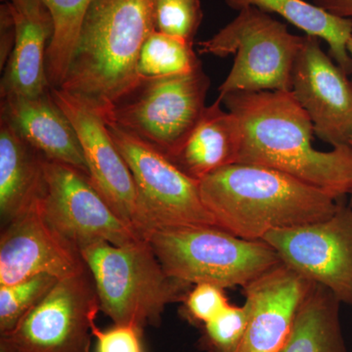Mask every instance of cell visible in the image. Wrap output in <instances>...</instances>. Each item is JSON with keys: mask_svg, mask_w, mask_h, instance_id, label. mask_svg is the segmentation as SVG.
Returning <instances> with one entry per match:
<instances>
[{"mask_svg": "<svg viewBox=\"0 0 352 352\" xmlns=\"http://www.w3.org/2000/svg\"><path fill=\"white\" fill-rule=\"evenodd\" d=\"M249 319V309L229 305L214 320L204 325L203 344L208 352H237Z\"/></svg>", "mask_w": 352, "mask_h": 352, "instance_id": "26", "label": "cell"}, {"mask_svg": "<svg viewBox=\"0 0 352 352\" xmlns=\"http://www.w3.org/2000/svg\"><path fill=\"white\" fill-rule=\"evenodd\" d=\"M164 271L189 285L244 288L282 264L263 241L243 239L217 226L153 229L143 236Z\"/></svg>", "mask_w": 352, "mask_h": 352, "instance_id": "5", "label": "cell"}, {"mask_svg": "<svg viewBox=\"0 0 352 352\" xmlns=\"http://www.w3.org/2000/svg\"><path fill=\"white\" fill-rule=\"evenodd\" d=\"M155 30L194 43L203 21L201 0H155Z\"/></svg>", "mask_w": 352, "mask_h": 352, "instance_id": "25", "label": "cell"}, {"mask_svg": "<svg viewBox=\"0 0 352 352\" xmlns=\"http://www.w3.org/2000/svg\"><path fill=\"white\" fill-rule=\"evenodd\" d=\"M58 280L43 274L0 286V335L12 332L25 315L50 293Z\"/></svg>", "mask_w": 352, "mask_h": 352, "instance_id": "24", "label": "cell"}, {"mask_svg": "<svg viewBox=\"0 0 352 352\" xmlns=\"http://www.w3.org/2000/svg\"><path fill=\"white\" fill-rule=\"evenodd\" d=\"M347 52H349V56H351L352 60V36L351 39H349V43H347Z\"/></svg>", "mask_w": 352, "mask_h": 352, "instance_id": "32", "label": "cell"}, {"mask_svg": "<svg viewBox=\"0 0 352 352\" xmlns=\"http://www.w3.org/2000/svg\"><path fill=\"white\" fill-rule=\"evenodd\" d=\"M312 285L282 263L245 286L249 319L237 352H280Z\"/></svg>", "mask_w": 352, "mask_h": 352, "instance_id": "15", "label": "cell"}, {"mask_svg": "<svg viewBox=\"0 0 352 352\" xmlns=\"http://www.w3.org/2000/svg\"><path fill=\"white\" fill-rule=\"evenodd\" d=\"M80 252L101 311L115 325L157 327L166 307L184 302L193 287L170 277L144 238L122 245L97 242Z\"/></svg>", "mask_w": 352, "mask_h": 352, "instance_id": "4", "label": "cell"}, {"mask_svg": "<svg viewBox=\"0 0 352 352\" xmlns=\"http://www.w3.org/2000/svg\"><path fill=\"white\" fill-rule=\"evenodd\" d=\"M194 43L157 31L146 39L138 60L141 78L183 75L201 67Z\"/></svg>", "mask_w": 352, "mask_h": 352, "instance_id": "23", "label": "cell"}, {"mask_svg": "<svg viewBox=\"0 0 352 352\" xmlns=\"http://www.w3.org/2000/svg\"><path fill=\"white\" fill-rule=\"evenodd\" d=\"M227 6L240 11L256 7L265 13L281 16L287 22L327 43L331 56L346 75L352 72L347 43L352 36V20L339 17L305 0H226Z\"/></svg>", "mask_w": 352, "mask_h": 352, "instance_id": "20", "label": "cell"}, {"mask_svg": "<svg viewBox=\"0 0 352 352\" xmlns=\"http://www.w3.org/2000/svg\"><path fill=\"white\" fill-rule=\"evenodd\" d=\"M305 36L256 7L237 17L212 38L199 43L201 54H236L230 73L219 88V98L237 92L292 91L293 69Z\"/></svg>", "mask_w": 352, "mask_h": 352, "instance_id": "6", "label": "cell"}, {"mask_svg": "<svg viewBox=\"0 0 352 352\" xmlns=\"http://www.w3.org/2000/svg\"><path fill=\"white\" fill-rule=\"evenodd\" d=\"M314 4L333 15L352 20V0H314Z\"/></svg>", "mask_w": 352, "mask_h": 352, "instance_id": "30", "label": "cell"}, {"mask_svg": "<svg viewBox=\"0 0 352 352\" xmlns=\"http://www.w3.org/2000/svg\"><path fill=\"white\" fill-rule=\"evenodd\" d=\"M15 21V43L2 76L1 97H36L51 90L47 50L53 20L43 0L9 2Z\"/></svg>", "mask_w": 352, "mask_h": 352, "instance_id": "17", "label": "cell"}, {"mask_svg": "<svg viewBox=\"0 0 352 352\" xmlns=\"http://www.w3.org/2000/svg\"><path fill=\"white\" fill-rule=\"evenodd\" d=\"M342 302L321 285H312L280 352H347L340 326Z\"/></svg>", "mask_w": 352, "mask_h": 352, "instance_id": "21", "label": "cell"}, {"mask_svg": "<svg viewBox=\"0 0 352 352\" xmlns=\"http://www.w3.org/2000/svg\"><path fill=\"white\" fill-rule=\"evenodd\" d=\"M292 91L307 111L314 132L333 147L349 145L352 135V85L344 72L305 36L293 69Z\"/></svg>", "mask_w": 352, "mask_h": 352, "instance_id": "13", "label": "cell"}, {"mask_svg": "<svg viewBox=\"0 0 352 352\" xmlns=\"http://www.w3.org/2000/svg\"><path fill=\"white\" fill-rule=\"evenodd\" d=\"M282 263L352 305V208L340 203L328 219L278 229L261 239Z\"/></svg>", "mask_w": 352, "mask_h": 352, "instance_id": "11", "label": "cell"}, {"mask_svg": "<svg viewBox=\"0 0 352 352\" xmlns=\"http://www.w3.org/2000/svg\"><path fill=\"white\" fill-rule=\"evenodd\" d=\"M349 145L352 146V135L351 139H349Z\"/></svg>", "mask_w": 352, "mask_h": 352, "instance_id": "35", "label": "cell"}, {"mask_svg": "<svg viewBox=\"0 0 352 352\" xmlns=\"http://www.w3.org/2000/svg\"><path fill=\"white\" fill-rule=\"evenodd\" d=\"M87 268L80 250L46 223L39 208L3 227L0 286L43 274L64 279Z\"/></svg>", "mask_w": 352, "mask_h": 352, "instance_id": "14", "label": "cell"}, {"mask_svg": "<svg viewBox=\"0 0 352 352\" xmlns=\"http://www.w3.org/2000/svg\"><path fill=\"white\" fill-rule=\"evenodd\" d=\"M224 289L210 283L194 285L184 300L189 318L203 326L214 320L230 305Z\"/></svg>", "mask_w": 352, "mask_h": 352, "instance_id": "27", "label": "cell"}, {"mask_svg": "<svg viewBox=\"0 0 352 352\" xmlns=\"http://www.w3.org/2000/svg\"><path fill=\"white\" fill-rule=\"evenodd\" d=\"M242 131L237 164L283 173L340 200L352 191V146L318 151L314 126L293 91L237 92L220 99Z\"/></svg>", "mask_w": 352, "mask_h": 352, "instance_id": "1", "label": "cell"}, {"mask_svg": "<svg viewBox=\"0 0 352 352\" xmlns=\"http://www.w3.org/2000/svg\"><path fill=\"white\" fill-rule=\"evenodd\" d=\"M143 331L132 325H115L103 331L94 324L92 335L96 338V352H144L141 344Z\"/></svg>", "mask_w": 352, "mask_h": 352, "instance_id": "28", "label": "cell"}, {"mask_svg": "<svg viewBox=\"0 0 352 352\" xmlns=\"http://www.w3.org/2000/svg\"><path fill=\"white\" fill-rule=\"evenodd\" d=\"M349 195H351V207L352 208V191L351 193L349 194Z\"/></svg>", "mask_w": 352, "mask_h": 352, "instance_id": "34", "label": "cell"}, {"mask_svg": "<svg viewBox=\"0 0 352 352\" xmlns=\"http://www.w3.org/2000/svg\"><path fill=\"white\" fill-rule=\"evenodd\" d=\"M53 20V36L47 50L51 87L59 88L68 72L80 27L94 0H43Z\"/></svg>", "mask_w": 352, "mask_h": 352, "instance_id": "22", "label": "cell"}, {"mask_svg": "<svg viewBox=\"0 0 352 352\" xmlns=\"http://www.w3.org/2000/svg\"><path fill=\"white\" fill-rule=\"evenodd\" d=\"M154 6L155 0H94L60 89L105 119L142 80L138 60L146 39L156 31Z\"/></svg>", "mask_w": 352, "mask_h": 352, "instance_id": "2", "label": "cell"}, {"mask_svg": "<svg viewBox=\"0 0 352 352\" xmlns=\"http://www.w3.org/2000/svg\"><path fill=\"white\" fill-rule=\"evenodd\" d=\"M88 268L58 280L12 332L0 335L13 352H90L92 327L100 311Z\"/></svg>", "mask_w": 352, "mask_h": 352, "instance_id": "9", "label": "cell"}, {"mask_svg": "<svg viewBox=\"0 0 352 352\" xmlns=\"http://www.w3.org/2000/svg\"><path fill=\"white\" fill-rule=\"evenodd\" d=\"M215 224L245 240L332 217L339 201L326 192L263 166L234 164L199 182Z\"/></svg>", "mask_w": 352, "mask_h": 352, "instance_id": "3", "label": "cell"}, {"mask_svg": "<svg viewBox=\"0 0 352 352\" xmlns=\"http://www.w3.org/2000/svg\"><path fill=\"white\" fill-rule=\"evenodd\" d=\"M2 1H4V2H13V1H16V0H2Z\"/></svg>", "mask_w": 352, "mask_h": 352, "instance_id": "33", "label": "cell"}, {"mask_svg": "<svg viewBox=\"0 0 352 352\" xmlns=\"http://www.w3.org/2000/svg\"><path fill=\"white\" fill-rule=\"evenodd\" d=\"M1 118L44 159L67 164L88 176L78 134L51 90L36 97H1Z\"/></svg>", "mask_w": 352, "mask_h": 352, "instance_id": "16", "label": "cell"}, {"mask_svg": "<svg viewBox=\"0 0 352 352\" xmlns=\"http://www.w3.org/2000/svg\"><path fill=\"white\" fill-rule=\"evenodd\" d=\"M16 27L9 2L0 6V68H6L15 43Z\"/></svg>", "mask_w": 352, "mask_h": 352, "instance_id": "29", "label": "cell"}, {"mask_svg": "<svg viewBox=\"0 0 352 352\" xmlns=\"http://www.w3.org/2000/svg\"><path fill=\"white\" fill-rule=\"evenodd\" d=\"M51 94L78 134L90 182L113 212L139 234L138 188L105 120L87 103L60 88L51 87Z\"/></svg>", "mask_w": 352, "mask_h": 352, "instance_id": "12", "label": "cell"}, {"mask_svg": "<svg viewBox=\"0 0 352 352\" xmlns=\"http://www.w3.org/2000/svg\"><path fill=\"white\" fill-rule=\"evenodd\" d=\"M45 159L0 118V215L2 226L41 206L46 192Z\"/></svg>", "mask_w": 352, "mask_h": 352, "instance_id": "18", "label": "cell"}, {"mask_svg": "<svg viewBox=\"0 0 352 352\" xmlns=\"http://www.w3.org/2000/svg\"><path fill=\"white\" fill-rule=\"evenodd\" d=\"M221 103L217 98L206 109L198 126L170 160L197 182L224 166L237 164L242 131L236 116L222 110Z\"/></svg>", "mask_w": 352, "mask_h": 352, "instance_id": "19", "label": "cell"}, {"mask_svg": "<svg viewBox=\"0 0 352 352\" xmlns=\"http://www.w3.org/2000/svg\"><path fill=\"white\" fill-rule=\"evenodd\" d=\"M210 85L201 66L183 75L142 78L104 120L171 160L200 122Z\"/></svg>", "mask_w": 352, "mask_h": 352, "instance_id": "7", "label": "cell"}, {"mask_svg": "<svg viewBox=\"0 0 352 352\" xmlns=\"http://www.w3.org/2000/svg\"><path fill=\"white\" fill-rule=\"evenodd\" d=\"M106 126L138 188L141 237L164 227L217 226L201 201L199 182L149 143L111 122Z\"/></svg>", "mask_w": 352, "mask_h": 352, "instance_id": "8", "label": "cell"}, {"mask_svg": "<svg viewBox=\"0 0 352 352\" xmlns=\"http://www.w3.org/2000/svg\"><path fill=\"white\" fill-rule=\"evenodd\" d=\"M0 352H13L8 346L0 340Z\"/></svg>", "mask_w": 352, "mask_h": 352, "instance_id": "31", "label": "cell"}, {"mask_svg": "<svg viewBox=\"0 0 352 352\" xmlns=\"http://www.w3.org/2000/svg\"><path fill=\"white\" fill-rule=\"evenodd\" d=\"M46 192L39 212L46 223L80 251L97 242L122 245L140 235L113 212L82 171L44 162Z\"/></svg>", "mask_w": 352, "mask_h": 352, "instance_id": "10", "label": "cell"}]
</instances>
